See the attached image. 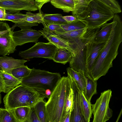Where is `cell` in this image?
Masks as SVG:
<instances>
[{"label": "cell", "mask_w": 122, "mask_h": 122, "mask_svg": "<svg viewBox=\"0 0 122 122\" xmlns=\"http://www.w3.org/2000/svg\"><path fill=\"white\" fill-rule=\"evenodd\" d=\"M100 29L87 28L81 38L71 44L74 52L69 61L70 67L86 77H91L86 68L87 59L95 36Z\"/></svg>", "instance_id": "obj_1"}, {"label": "cell", "mask_w": 122, "mask_h": 122, "mask_svg": "<svg viewBox=\"0 0 122 122\" xmlns=\"http://www.w3.org/2000/svg\"><path fill=\"white\" fill-rule=\"evenodd\" d=\"M46 98L34 90L20 84L7 93L3 100L5 108L11 110L22 107L33 108Z\"/></svg>", "instance_id": "obj_2"}, {"label": "cell", "mask_w": 122, "mask_h": 122, "mask_svg": "<svg viewBox=\"0 0 122 122\" xmlns=\"http://www.w3.org/2000/svg\"><path fill=\"white\" fill-rule=\"evenodd\" d=\"M68 77L63 76L46 102L47 122H61L66 94Z\"/></svg>", "instance_id": "obj_3"}, {"label": "cell", "mask_w": 122, "mask_h": 122, "mask_svg": "<svg viewBox=\"0 0 122 122\" xmlns=\"http://www.w3.org/2000/svg\"><path fill=\"white\" fill-rule=\"evenodd\" d=\"M61 77L59 73L33 68L29 75L21 80V84L34 90L46 98V92H52Z\"/></svg>", "instance_id": "obj_4"}, {"label": "cell", "mask_w": 122, "mask_h": 122, "mask_svg": "<svg viewBox=\"0 0 122 122\" xmlns=\"http://www.w3.org/2000/svg\"><path fill=\"white\" fill-rule=\"evenodd\" d=\"M120 45L118 41L112 38H109L106 42L90 72V75L93 80L97 81L101 76L105 75L112 67V61L118 54Z\"/></svg>", "instance_id": "obj_5"}, {"label": "cell", "mask_w": 122, "mask_h": 122, "mask_svg": "<svg viewBox=\"0 0 122 122\" xmlns=\"http://www.w3.org/2000/svg\"><path fill=\"white\" fill-rule=\"evenodd\" d=\"M114 16L111 10L100 0H91L85 17L79 20L87 29H94L101 28Z\"/></svg>", "instance_id": "obj_6"}, {"label": "cell", "mask_w": 122, "mask_h": 122, "mask_svg": "<svg viewBox=\"0 0 122 122\" xmlns=\"http://www.w3.org/2000/svg\"><path fill=\"white\" fill-rule=\"evenodd\" d=\"M112 93L111 90L104 91L101 93L95 103L91 104L93 115L92 122H106L112 117V111L109 105Z\"/></svg>", "instance_id": "obj_7"}, {"label": "cell", "mask_w": 122, "mask_h": 122, "mask_svg": "<svg viewBox=\"0 0 122 122\" xmlns=\"http://www.w3.org/2000/svg\"><path fill=\"white\" fill-rule=\"evenodd\" d=\"M50 1V0H0V6L12 13L23 10L29 11L38 10L41 13V9L43 5Z\"/></svg>", "instance_id": "obj_8"}, {"label": "cell", "mask_w": 122, "mask_h": 122, "mask_svg": "<svg viewBox=\"0 0 122 122\" xmlns=\"http://www.w3.org/2000/svg\"><path fill=\"white\" fill-rule=\"evenodd\" d=\"M57 47L49 42H37L29 49L19 52V55L23 60L35 57H41L52 60Z\"/></svg>", "instance_id": "obj_9"}, {"label": "cell", "mask_w": 122, "mask_h": 122, "mask_svg": "<svg viewBox=\"0 0 122 122\" xmlns=\"http://www.w3.org/2000/svg\"><path fill=\"white\" fill-rule=\"evenodd\" d=\"M11 28L6 22L0 21V55H9L16 50V46Z\"/></svg>", "instance_id": "obj_10"}, {"label": "cell", "mask_w": 122, "mask_h": 122, "mask_svg": "<svg viewBox=\"0 0 122 122\" xmlns=\"http://www.w3.org/2000/svg\"><path fill=\"white\" fill-rule=\"evenodd\" d=\"M68 76L70 79L74 96L73 108L71 112L70 122H87L81 106V91L74 80L69 75Z\"/></svg>", "instance_id": "obj_11"}, {"label": "cell", "mask_w": 122, "mask_h": 122, "mask_svg": "<svg viewBox=\"0 0 122 122\" xmlns=\"http://www.w3.org/2000/svg\"><path fill=\"white\" fill-rule=\"evenodd\" d=\"M13 37L17 46H21L29 42L36 43L42 34L39 30L32 29L21 30L13 32Z\"/></svg>", "instance_id": "obj_12"}, {"label": "cell", "mask_w": 122, "mask_h": 122, "mask_svg": "<svg viewBox=\"0 0 122 122\" xmlns=\"http://www.w3.org/2000/svg\"><path fill=\"white\" fill-rule=\"evenodd\" d=\"M39 31L42 34L44 38L55 45L57 48L67 50L71 52L73 56V50L71 44L68 41L53 32L46 31L42 30Z\"/></svg>", "instance_id": "obj_13"}, {"label": "cell", "mask_w": 122, "mask_h": 122, "mask_svg": "<svg viewBox=\"0 0 122 122\" xmlns=\"http://www.w3.org/2000/svg\"><path fill=\"white\" fill-rule=\"evenodd\" d=\"M27 61L15 59L12 57L4 56L0 57V70L12 75V70L15 68L23 66Z\"/></svg>", "instance_id": "obj_14"}, {"label": "cell", "mask_w": 122, "mask_h": 122, "mask_svg": "<svg viewBox=\"0 0 122 122\" xmlns=\"http://www.w3.org/2000/svg\"><path fill=\"white\" fill-rule=\"evenodd\" d=\"M106 43H92L86 61V68L90 75V72L97 61Z\"/></svg>", "instance_id": "obj_15"}, {"label": "cell", "mask_w": 122, "mask_h": 122, "mask_svg": "<svg viewBox=\"0 0 122 122\" xmlns=\"http://www.w3.org/2000/svg\"><path fill=\"white\" fill-rule=\"evenodd\" d=\"M91 0H74V7L72 15L78 20L84 18L86 14L88 4Z\"/></svg>", "instance_id": "obj_16"}, {"label": "cell", "mask_w": 122, "mask_h": 122, "mask_svg": "<svg viewBox=\"0 0 122 122\" xmlns=\"http://www.w3.org/2000/svg\"><path fill=\"white\" fill-rule=\"evenodd\" d=\"M113 22L106 23L101 27L95 35L93 42L96 43H106L110 36L112 27Z\"/></svg>", "instance_id": "obj_17"}, {"label": "cell", "mask_w": 122, "mask_h": 122, "mask_svg": "<svg viewBox=\"0 0 122 122\" xmlns=\"http://www.w3.org/2000/svg\"><path fill=\"white\" fill-rule=\"evenodd\" d=\"M66 70L68 75L74 80L79 89L83 92L84 95L86 85V77L83 74L75 71L70 67L67 68Z\"/></svg>", "instance_id": "obj_18"}, {"label": "cell", "mask_w": 122, "mask_h": 122, "mask_svg": "<svg viewBox=\"0 0 122 122\" xmlns=\"http://www.w3.org/2000/svg\"><path fill=\"white\" fill-rule=\"evenodd\" d=\"M87 28L65 32L62 33H55L68 41L71 44L81 38L86 32Z\"/></svg>", "instance_id": "obj_19"}, {"label": "cell", "mask_w": 122, "mask_h": 122, "mask_svg": "<svg viewBox=\"0 0 122 122\" xmlns=\"http://www.w3.org/2000/svg\"><path fill=\"white\" fill-rule=\"evenodd\" d=\"M2 76L4 83V93H7L21 83V81L12 75L2 71Z\"/></svg>", "instance_id": "obj_20"}, {"label": "cell", "mask_w": 122, "mask_h": 122, "mask_svg": "<svg viewBox=\"0 0 122 122\" xmlns=\"http://www.w3.org/2000/svg\"><path fill=\"white\" fill-rule=\"evenodd\" d=\"M68 77L66 94L63 115H66L71 112L73 108L74 96L72 89L71 87L70 79Z\"/></svg>", "instance_id": "obj_21"}, {"label": "cell", "mask_w": 122, "mask_h": 122, "mask_svg": "<svg viewBox=\"0 0 122 122\" xmlns=\"http://www.w3.org/2000/svg\"><path fill=\"white\" fill-rule=\"evenodd\" d=\"M72 56L70 51L63 49L57 48L52 59L54 61L65 64L70 61Z\"/></svg>", "instance_id": "obj_22"}, {"label": "cell", "mask_w": 122, "mask_h": 122, "mask_svg": "<svg viewBox=\"0 0 122 122\" xmlns=\"http://www.w3.org/2000/svg\"><path fill=\"white\" fill-rule=\"evenodd\" d=\"M50 2L54 7L62 10L65 12H72L74 7V0H52Z\"/></svg>", "instance_id": "obj_23"}, {"label": "cell", "mask_w": 122, "mask_h": 122, "mask_svg": "<svg viewBox=\"0 0 122 122\" xmlns=\"http://www.w3.org/2000/svg\"><path fill=\"white\" fill-rule=\"evenodd\" d=\"M86 77V85L85 93L84 95L88 101L91 103L92 96L97 93V81L93 80L91 77Z\"/></svg>", "instance_id": "obj_24"}, {"label": "cell", "mask_w": 122, "mask_h": 122, "mask_svg": "<svg viewBox=\"0 0 122 122\" xmlns=\"http://www.w3.org/2000/svg\"><path fill=\"white\" fill-rule=\"evenodd\" d=\"M43 21L46 25L55 24L61 25L67 22L61 14H43Z\"/></svg>", "instance_id": "obj_25"}, {"label": "cell", "mask_w": 122, "mask_h": 122, "mask_svg": "<svg viewBox=\"0 0 122 122\" xmlns=\"http://www.w3.org/2000/svg\"><path fill=\"white\" fill-rule=\"evenodd\" d=\"M81 106L82 111L87 122H90L92 114L91 103L85 97L83 92L81 91Z\"/></svg>", "instance_id": "obj_26"}, {"label": "cell", "mask_w": 122, "mask_h": 122, "mask_svg": "<svg viewBox=\"0 0 122 122\" xmlns=\"http://www.w3.org/2000/svg\"><path fill=\"white\" fill-rule=\"evenodd\" d=\"M46 103L44 101L39 102L33 108L37 117L41 122H47L46 117Z\"/></svg>", "instance_id": "obj_27"}, {"label": "cell", "mask_w": 122, "mask_h": 122, "mask_svg": "<svg viewBox=\"0 0 122 122\" xmlns=\"http://www.w3.org/2000/svg\"><path fill=\"white\" fill-rule=\"evenodd\" d=\"M27 16L23 19L21 22H25L32 23H41L42 24L44 27H46V24L44 22L43 19V15L41 13L33 14L30 12L26 13Z\"/></svg>", "instance_id": "obj_28"}, {"label": "cell", "mask_w": 122, "mask_h": 122, "mask_svg": "<svg viewBox=\"0 0 122 122\" xmlns=\"http://www.w3.org/2000/svg\"><path fill=\"white\" fill-rule=\"evenodd\" d=\"M31 108L28 107H18L10 110L12 112L18 121L22 122L27 117Z\"/></svg>", "instance_id": "obj_29"}, {"label": "cell", "mask_w": 122, "mask_h": 122, "mask_svg": "<svg viewBox=\"0 0 122 122\" xmlns=\"http://www.w3.org/2000/svg\"><path fill=\"white\" fill-rule=\"evenodd\" d=\"M61 26L65 32L80 30L86 27L85 25L78 19L73 22H67Z\"/></svg>", "instance_id": "obj_30"}, {"label": "cell", "mask_w": 122, "mask_h": 122, "mask_svg": "<svg viewBox=\"0 0 122 122\" xmlns=\"http://www.w3.org/2000/svg\"><path fill=\"white\" fill-rule=\"evenodd\" d=\"M31 69L28 68L26 66L13 69L11 72L12 75L21 81L23 79L28 76L31 71Z\"/></svg>", "instance_id": "obj_31"}, {"label": "cell", "mask_w": 122, "mask_h": 122, "mask_svg": "<svg viewBox=\"0 0 122 122\" xmlns=\"http://www.w3.org/2000/svg\"><path fill=\"white\" fill-rule=\"evenodd\" d=\"M0 122H18L11 110L0 108Z\"/></svg>", "instance_id": "obj_32"}, {"label": "cell", "mask_w": 122, "mask_h": 122, "mask_svg": "<svg viewBox=\"0 0 122 122\" xmlns=\"http://www.w3.org/2000/svg\"><path fill=\"white\" fill-rule=\"evenodd\" d=\"M27 16L26 14H23L20 12L12 13L7 11L5 20L11 21L15 24L21 22V20Z\"/></svg>", "instance_id": "obj_33"}, {"label": "cell", "mask_w": 122, "mask_h": 122, "mask_svg": "<svg viewBox=\"0 0 122 122\" xmlns=\"http://www.w3.org/2000/svg\"><path fill=\"white\" fill-rule=\"evenodd\" d=\"M108 7L114 14H117L121 12V9L119 2L115 0H100Z\"/></svg>", "instance_id": "obj_34"}, {"label": "cell", "mask_w": 122, "mask_h": 122, "mask_svg": "<svg viewBox=\"0 0 122 122\" xmlns=\"http://www.w3.org/2000/svg\"><path fill=\"white\" fill-rule=\"evenodd\" d=\"M43 30L46 31L52 32L55 33H62L65 32L61 25L55 24H51L46 25Z\"/></svg>", "instance_id": "obj_35"}, {"label": "cell", "mask_w": 122, "mask_h": 122, "mask_svg": "<svg viewBox=\"0 0 122 122\" xmlns=\"http://www.w3.org/2000/svg\"><path fill=\"white\" fill-rule=\"evenodd\" d=\"M38 25V24L37 23L22 22L15 24L11 28V29L13 31L15 27H20L21 30L31 29L32 26Z\"/></svg>", "instance_id": "obj_36"}, {"label": "cell", "mask_w": 122, "mask_h": 122, "mask_svg": "<svg viewBox=\"0 0 122 122\" xmlns=\"http://www.w3.org/2000/svg\"><path fill=\"white\" fill-rule=\"evenodd\" d=\"M22 122H41L37 117L33 108H31L26 119Z\"/></svg>", "instance_id": "obj_37"}, {"label": "cell", "mask_w": 122, "mask_h": 122, "mask_svg": "<svg viewBox=\"0 0 122 122\" xmlns=\"http://www.w3.org/2000/svg\"><path fill=\"white\" fill-rule=\"evenodd\" d=\"M6 13V10L4 8L0 6V20H5Z\"/></svg>", "instance_id": "obj_38"}, {"label": "cell", "mask_w": 122, "mask_h": 122, "mask_svg": "<svg viewBox=\"0 0 122 122\" xmlns=\"http://www.w3.org/2000/svg\"><path fill=\"white\" fill-rule=\"evenodd\" d=\"M63 17L67 22H73L78 20L72 15L63 16Z\"/></svg>", "instance_id": "obj_39"}, {"label": "cell", "mask_w": 122, "mask_h": 122, "mask_svg": "<svg viewBox=\"0 0 122 122\" xmlns=\"http://www.w3.org/2000/svg\"><path fill=\"white\" fill-rule=\"evenodd\" d=\"M2 71L0 70V92H4V83L2 76Z\"/></svg>", "instance_id": "obj_40"}, {"label": "cell", "mask_w": 122, "mask_h": 122, "mask_svg": "<svg viewBox=\"0 0 122 122\" xmlns=\"http://www.w3.org/2000/svg\"><path fill=\"white\" fill-rule=\"evenodd\" d=\"M71 112H69L66 115H62L61 122H70Z\"/></svg>", "instance_id": "obj_41"}, {"label": "cell", "mask_w": 122, "mask_h": 122, "mask_svg": "<svg viewBox=\"0 0 122 122\" xmlns=\"http://www.w3.org/2000/svg\"><path fill=\"white\" fill-rule=\"evenodd\" d=\"M122 114V108L121 109V110L120 112V113L119 114L115 122H118V121L120 118V117L121 116Z\"/></svg>", "instance_id": "obj_42"}, {"label": "cell", "mask_w": 122, "mask_h": 122, "mask_svg": "<svg viewBox=\"0 0 122 122\" xmlns=\"http://www.w3.org/2000/svg\"><path fill=\"white\" fill-rule=\"evenodd\" d=\"M1 96L0 92V105L1 103Z\"/></svg>", "instance_id": "obj_43"}, {"label": "cell", "mask_w": 122, "mask_h": 122, "mask_svg": "<svg viewBox=\"0 0 122 122\" xmlns=\"http://www.w3.org/2000/svg\"></svg>", "instance_id": "obj_44"}]
</instances>
